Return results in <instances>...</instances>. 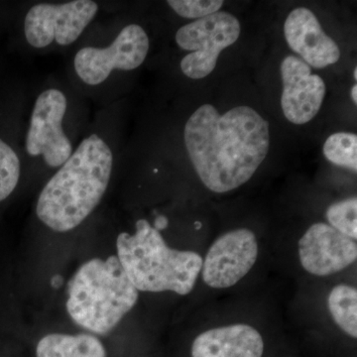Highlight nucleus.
Here are the masks:
<instances>
[{"label": "nucleus", "mask_w": 357, "mask_h": 357, "mask_svg": "<svg viewBox=\"0 0 357 357\" xmlns=\"http://www.w3.org/2000/svg\"><path fill=\"white\" fill-rule=\"evenodd\" d=\"M298 245L301 264L316 276L337 273L356 262L357 258L356 239L324 222L311 225Z\"/></svg>", "instance_id": "nucleus-10"}, {"label": "nucleus", "mask_w": 357, "mask_h": 357, "mask_svg": "<svg viewBox=\"0 0 357 357\" xmlns=\"http://www.w3.org/2000/svg\"><path fill=\"white\" fill-rule=\"evenodd\" d=\"M326 218L331 227L340 234L357 238V199L352 197L331 204L326 211Z\"/></svg>", "instance_id": "nucleus-18"}, {"label": "nucleus", "mask_w": 357, "mask_h": 357, "mask_svg": "<svg viewBox=\"0 0 357 357\" xmlns=\"http://www.w3.org/2000/svg\"><path fill=\"white\" fill-rule=\"evenodd\" d=\"M114 150L100 132L88 134L40 192L36 215L57 232L75 229L100 204L114 167Z\"/></svg>", "instance_id": "nucleus-2"}, {"label": "nucleus", "mask_w": 357, "mask_h": 357, "mask_svg": "<svg viewBox=\"0 0 357 357\" xmlns=\"http://www.w3.org/2000/svg\"><path fill=\"white\" fill-rule=\"evenodd\" d=\"M328 307L333 321L349 337H357V291L347 284H338L328 294Z\"/></svg>", "instance_id": "nucleus-15"}, {"label": "nucleus", "mask_w": 357, "mask_h": 357, "mask_svg": "<svg viewBox=\"0 0 357 357\" xmlns=\"http://www.w3.org/2000/svg\"><path fill=\"white\" fill-rule=\"evenodd\" d=\"M61 284H62V277L59 276V275L58 276L54 277V278L52 279V285H53L54 287L58 288Z\"/></svg>", "instance_id": "nucleus-21"}, {"label": "nucleus", "mask_w": 357, "mask_h": 357, "mask_svg": "<svg viewBox=\"0 0 357 357\" xmlns=\"http://www.w3.org/2000/svg\"><path fill=\"white\" fill-rule=\"evenodd\" d=\"M167 3L181 17L198 20L218 13L225 2L222 0H169Z\"/></svg>", "instance_id": "nucleus-19"}, {"label": "nucleus", "mask_w": 357, "mask_h": 357, "mask_svg": "<svg viewBox=\"0 0 357 357\" xmlns=\"http://www.w3.org/2000/svg\"><path fill=\"white\" fill-rule=\"evenodd\" d=\"M263 352L262 335L245 324L206 331L192 345V357H262Z\"/></svg>", "instance_id": "nucleus-13"}, {"label": "nucleus", "mask_w": 357, "mask_h": 357, "mask_svg": "<svg viewBox=\"0 0 357 357\" xmlns=\"http://www.w3.org/2000/svg\"><path fill=\"white\" fill-rule=\"evenodd\" d=\"M258 243L248 229L231 230L218 237L203 262V279L213 289H227L238 283L255 266Z\"/></svg>", "instance_id": "nucleus-9"}, {"label": "nucleus", "mask_w": 357, "mask_h": 357, "mask_svg": "<svg viewBox=\"0 0 357 357\" xmlns=\"http://www.w3.org/2000/svg\"><path fill=\"white\" fill-rule=\"evenodd\" d=\"M351 98L354 102L357 103V86L354 84V88L351 89Z\"/></svg>", "instance_id": "nucleus-22"}, {"label": "nucleus", "mask_w": 357, "mask_h": 357, "mask_svg": "<svg viewBox=\"0 0 357 357\" xmlns=\"http://www.w3.org/2000/svg\"><path fill=\"white\" fill-rule=\"evenodd\" d=\"M98 11V2L91 0L34 4L23 23L26 41L36 50L69 47L81 38Z\"/></svg>", "instance_id": "nucleus-7"}, {"label": "nucleus", "mask_w": 357, "mask_h": 357, "mask_svg": "<svg viewBox=\"0 0 357 357\" xmlns=\"http://www.w3.org/2000/svg\"><path fill=\"white\" fill-rule=\"evenodd\" d=\"M184 140L202 182L223 194L248 183L266 158L269 123L252 107L220 114L213 105H204L185 122Z\"/></svg>", "instance_id": "nucleus-1"}, {"label": "nucleus", "mask_w": 357, "mask_h": 357, "mask_svg": "<svg viewBox=\"0 0 357 357\" xmlns=\"http://www.w3.org/2000/svg\"><path fill=\"white\" fill-rule=\"evenodd\" d=\"M283 91L281 107L284 115L294 124H306L321 109L326 96L324 79L312 74V68L302 59L287 56L281 63Z\"/></svg>", "instance_id": "nucleus-11"}, {"label": "nucleus", "mask_w": 357, "mask_h": 357, "mask_svg": "<svg viewBox=\"0 0 357 357\" xmlns=\"http://www.w3.org/2000/svg\"><path fill=\"white\" fill-rule=\"evenodd\" d=\"M37 357H107V351L98 337L89 333H50L37 344Z\"/></svg>", "instance_id": "nucleus-14"}, {"label": "nucleus", "mask_w": 357, "mask_h": 357, "mask_svg": "<svg viewBox=\"0 0 357 357\" xmlns=\"http://www.w3.org/2000/svg\"><path fill=\"white\" fill-rule=\"evenodd\" d=\"M241 25L236 16L218 11L178 28L176 43L191 52L181 61V70L190 79H201L217 66L218 56L236 43L241 36Z\"/></svg>", "instance_id": "nucleus-8"}, {"label": "nucleus", "mask_w": 357, "mask_h": 357, "mask_svg": "<svg viewBox=\"0 0 357 357\" xmlns=\"http://www.w3.org/2000/svg\"><path fill=\"white\" fill-rule=\"evenodd\" d=\"M21 159L13 145L0 138V203L8 199L20 184Z\"/></svg>", "instance_id": "nucleus-17"}, {"label": "nucleus", "mask_w": 357, "mask_h": 357, "mask_svg": "<svg viewBox=\"0 0 357 357\" xmlns=\"http://www.w3.org/2000/svg\"><path fill=\"white\" fill-rule=\"evenodd\" d=\"M324 155L335 165L357 170V136L351 132L333 134L324 145Z\"/></svg>", "instance_id": "nucleus-16"}, {"label": "nucleus", "mask_w": 357, "mask_h": 357, "mask_svg": "<svg viewBox=\"0 0 357 357\" xmlns=\"http://www.w3.org/2000/svg\"><path fill=\"white\" fill-rule=\"evenodd\" d=\"M149 48V37L142 26L126 25L109 44L81 47L73 57V73L86 88H98L119 73L138 69L146 60Z\"/></svg>", "instance_id": "nucleus-6"}, {"label": "nucleus", "mask_w": 357, "mask_h": 357, "mask_svg": "<svg viewBox=\"0 0 357 357\" xmlns=\"http://www.w3.org/2000/svg\"><path fill=\"white\" fill-rule=\"evenodd\" d=\"M138 296L117 256L93 258L84 263L70 279L67 311L77 325L105 335L133 309Z\"/></svg>", "instance_id": "nucleus-4"}, {"label": "nucleus", "mask_w": 357, "mask_h": 357, "mask_svg": "<svg viewBox=\"0 0 357 357\" xmlns=\"http://www.w3.org/2000/svg\"><path fill=\"white\" fill-rule=\"evenodd\" d=\"M70 96L58 86L44 88L35 98L24 139L25 153L57 171L72 156L77 145L70 132Z\"/></svg>", "instance_id": "nucleus-5"}, {"label": "nucleus", "mask_w": 357, "mask_h": 357, "mask_svg": "<svg viewBox=\"0 0 357 357\" xmlns=\"http://www.w3.org/2000/svg\"><path fill=\"white\" fill-rule=\"evenodd\" d=\"M284 34L289 47L310 67L323 69L340 60L337 44L326 34L310 9L299 7L291 11L284 24Z\"/></svg>", "instance_id": "nucleus-12"}, {"label": "nucleus", "mask_w": 357, "mask_h": 357, "mask_svg": "<svg viewBox=\"0 0 357 357\" xmlns=\"http://www.w3.org/2000/svg\"><path fill=\"white\" fill-rule=\"evenodd\" d=\"M354 79H357V68H356V69H354Z\"/></svg>", "instance_id": "nucleus-23"}, {"label": "nucleus", "mask_w": 357, "mask_h": 357, "mask_svg": "<svg viewBox=\"0 0 357 357\" xmlns=\"http://www.w3.org/2000/svg\"><path fill=\"white\" fill-rule=\"evenodd\" d=\"M116 249L129 280L142 292L171 291L188 295L196 286L203 267L201 255L169 248L146 220L136 222L134 234L121 232Z\"/></svg>", "instance_id": "nucleus-3"}, {"label": "nucleus", "mask_w": 357, "mask_h": 357, "mask_svg": "<svg viewBox=\"0 0 357 357\" xmlns=\"http://www.w3.org/2000/svg\"><path fill=\"white\" fill-rule=\"evenodd\" d=\"M169 220L166 217H163V215H159V217L156 218L154 222V229L158 230V231H161V230L165 229L167 227H168Z\"/></svg>", "instance_id": "nucleus-20"}]
</instances>
